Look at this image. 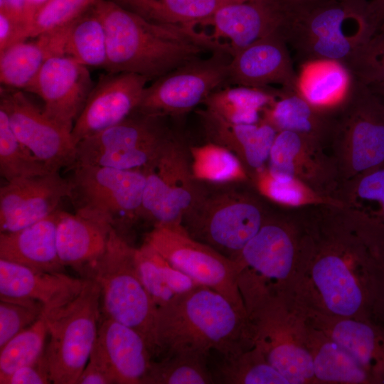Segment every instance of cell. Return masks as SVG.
Wrapping results in <instances>:
<instances>
[{"mask_svg": "<svg viewBox=\"0 0 384 384\" xmlns=\"http://www.w3.org/2000/svg\"><path fill=\"white\" fill-rule=\"evenodd\" d=\"M106 33L107 73H132L156 80L203 53L226 50L227 43L195 27L156 22L111 0L94 6Z\"/></svg>", "mask_w": 384, "mask_h": 384, "instance_id": "6da1fadb", "label": "cell"}, {"mask_svg": "<svg viewBox=\"0 0 384 384\" xmlns=\"http://www.w3.org/2000/svg\"><path fill=\"white\" fill-rule=\"evenodd\" d=\"M252 343L246 313L219 292L199 285L178 299L158 307L153 334V356L162 358L184 351L209 356L247 348Z\"/></svg>", "mask_w": 384, "mask_h": 384, "instance_id": "7a4b0ae2", "label": "cell"}, {"mask_svg": "<svg viewBox=\"0 0 384 384\" xmlns=\"http://www.w3.org/2000/svg\"><path fill=\"white\" fill-rule=\"evenodd\" d=\"M331 142L340 184L384 166V102L357 79L336 114Z\"/></svg>", "mask_w": 384, "mask_h": 384, "instance_id": "3957f363", "label": "cell"}, {"mask_svg": "<svg viewBox=\"0 0 384 384\" xmlns=\"http://www.w3.org/2000/svg\"><path fill=\"white\" fill-rule=\"evenodd\" d=\"M100 298L97 282L86 279L73 300L48 312L45 355L53 383L77 384L97 338Z\"/></svg>", "mask_w": 384, "mask_h": 384, "instance_id": "277c9868", "label": "cell"}, {"mask_svg": "<svg viewBox=\"0 0 384 384\" xmlns=\"http://www.w3.org/2000/svg\"><path fill=\"white\" fill-rule=\"evenodd\" d=\"M134 248L114 228L106 250L90 279L100 289L102 317L138 331L152 354V334L156 306L142 284L134 262Z\"/></svg>", "mask_w": 384, "mask_h": 384, "instance_id": "5b68a950", "label": "cell"}, {"mask_svg": "<svg viewBox=\"0 0 384 384\" xmlns=\"http://www.w3.org/2000/svg\"><path fill=\"white\" fill-rule=\"evenodd\" d=\"M164 117L136 110L122 122L80 140L73 167L95 165L144 171L151 169L172 139L164 124Z\"/></svg>", "mask_w": 384, "mask_h": 384, "instance_id": "8992f818", "label": "cell"}, {"mask_svg": "<svg viewBox=\"0 0 384 384\" xmlns=\"http://www.w3.org/2000/svg\"><path fill=\"white\" fill-rule=\"evenodd\" d=\"M71 169L68 198L76 214L116 230L141 215L144 171L95 165Z\"/></svg>", "mask_w": 384, "mask_h": 384, "instance_id": "52a82bcc", "label": "cell"}, {"mask_svg": "<svg viewBox=\"0 0 384 384\" xmlns=\"http://www.w3.org/2000/svg\"><path fill=\"white\" fill-rule=\"evenodd\" d=\"M145 242L197 284L219 292L246 313L235 261L191 237L182 224L154 226Z\"/></svg>", "mask_w": 384, "mask_h": 384, "instance_id": "ba28073f", "label": "cell"}, {"mask_svg": "<svg viewBox=\"0 0 384 384\" xmlns=\"http://www.w3.org/2000/svg\"><path fill=\"white\" fill-rule=\"evenodd\" d=\"M231 58L229 51L215 50L156 78L144 89L137 110L162 116L189 112L213 92L228 86Z\"/></svg>", "mask_w": 384, "mask_h": 384, "instance_id": "9c48e42d", "label": "cell"}, {"mask_svg": "<svg viewBox=\"0 0 384 384\" xmlns=\"http://www.w3.org/2000/svg\"><path fill=\"white\" fill-rule=\"evenodd\" d=\"M0 107L17 139L50 170L71 169L76 159L72 132L39 109L25 92L1 87Z\"/></svg>", "mask_w": 384, "mask_h": 384, "instance_id": "30bf717a", "label": "cell"}, {"mask_svg": "<svg viewBox=\"0 0 384 384\" xmlns=\"http://www.w3.org/2000/svg\"><path fill=\"white\" fill-rule=\"evenodd\" d=\"M171 139L155 165L145 171L141 215L154 226L182 224L183 217L195 203L189 170Z\"/></svg>", "mask_w": 384, "mask_h": 384, "instance_id": "8fae6325", "label": "cell"}, {"mask_svg": "<svg viewBox=\"0 0 384 384\" xmlns=\"http://www.w3.org/2000/svg\"><path fill=\"white\" fill-rule=\"evenodd\" d=\"M259 204L248 198H223L193 215L184 227L193 238L235 260L265 222Z\"/></svg>", "mask_w": 384, "mask_h": 384, "instance_id": "7c38bea8", "label": "cell"}, {"mask_svg": "<svg viewBox=\"0 0 384 384\" xmlns=\"http://www.w3.org/2000/svg\"><path fill=\"white\" fill-rule=\"evenodd\" d=\"M94 85L87 67L61 55L46 61L25 92L39 96L44 113L72 132Z\"/></svg>", "mask_w": 384, "mask_h": 384, "instance_id": "4fadbf2b", "label": "cell"}, {"mask_svg": "<svg viewBox=\"0 0 384 384\" xmlns=\"http://www.w3.org/2000/svg\"><path fill=\"white\" fill-rule=\"evenodd\" d=\"M295 259L291 230L284 223L265 220L235 260L241 292L260 290L266 282L279 283L289 276Z\"/></svg>", "mask_w": 384, "mask_h": 384, "instance_id": "5bb4252c", "label": "cell"}, {"mask_svg": "<svg viewBox=\"0 0 384 384\" xmlns=\"http://www.w3.org/2000/svg\"><path fill=\"white\" fill-rule=\"evenodd\" d=\"M148 81L132 73L101 75L73 125L75 144L122 122L136 111Z\"/></svg>", "mask_w": 384, "mask_h": 384, "instance_id": "9a60e30c", "label": "cell"}, {"mask_svg": "<svg viewBox=\"0 0 384 384\" xmlns=\"http://www.w3.org/2000/svg\"><path fill=\"white\" fill-rule=\"evenodd\" d=\"M267 172L274 179L299 178L319 193L337 199L339 181L323 145L304 135L279 131L268 159Z\"/></svg>", "mask_w": 384, "mask_h": 384, "instance_id": "2e32d148", "label": "cell"}, {"mask_svg": "<svg viewBox=\"0 0 384 384\" xmlns=\"http://www.w3.org/2000/svg\"><path fill=\"white\" fill-rule=\"evenodd\" d=\"M69 193V181L59 171L7 182L0 188L1 232L16 231L48 217Z\"/></svg>", "mask_w": 384, "mask_h": 384, "instance_id": "e0dca14e", "label": "cell"}, {"mask_svg": "<svg viewBox=\"0 0 384 384\" xmlns=\"http://www.w3.org/2000/svg\"><path fill=\"white\" fill-rule=\"evenodd\" d=\"M366 0H285L279 34L297 52L312 41L346 33L348 20L365 22Z\"/></svg>", "mask_w": 384, "mask_h": 384, "instance_id": "ac0fdd59", "label": "cell"}, {"mask_svg": "<svg viewBox=\"0 0 384 384\" xmlns=\"http://www.w3.org/2000/svg\"><path fill=\"white\" fill-rule=\"evenodd\" d=\"M297 73L287 44L279 33L264 37L233 54L228 65V85L297 90Z\"/></svg>", "mask_w": 384, "mask_h": 384, "instance_id": "d6986e66", "label": "cell"}, {"mask_svg": "<svg viewBox=\"0 0 384 384\" xmlns=\"http://www.w3.org/2000/svg\"><path fill=\"white\" fill-rule=\"evenodd\" d=\"M285 17V0H245L221 7L204 26H212L211 36L225 38L237 51L274 33H279Z\"/></svg>", "mask_w": 384, "mask_h": 384, "instance_id": "ffe728a7", "label": "cell"}, {"mask_svg": "<svg viewBox=\"0 0 384 384\" xmlns=\"http://www.w3.org/2000/svg\"><path fill=\"white\" fill-rule=\"evenodd\" d=\"M94 348L107 363L117 384H143L154 361L151 350L142 334L102 316Z\"/></svg>", "mask_w": 384, "mask_h": 384, "instance_id": "44dd1931", "label": "cell"}, {"mask_svg": "<svg viewBox=\"0 0 384 384\" xmlns=\"http://www.w3.org/2000/svg\"><path fill=\"white\" fill-rule=\"evenodd\" d=\"M85 282L86 279L75 278L63 272L34 270L0 259V297L37 301L47 312L73 300Z\"/></svg>", "mask_w": 384, "mask_h": 384, "instance_id": "7402d4cb", "label": "cell"}, {"mask_svg": "<svg viewBox=\"0 0 384 384\" xmlns=\"http://www.w3.org/2000/svg\"><path fill=\"white\" fill-rule=\"evenodd\" d=\"M337 198L366 243L384 246V166L341 183Z\"/></svg>", "mask_w": 384, "mask_h": 384, "instance_id": "603a6c76", "label": "cell"}, {"mask_svg": "<svg viewBox=\"0 0 384 384\" xmlns=\"http://www.w3.org/2000/svg\"><path fill=\"white\" fill-rule=\"evenodd\" d=\"M112 228L60 210L56 229V247L64 267L90 279L105 253Z\"/></svg>", "mask_w": 384, "mask_h": 384, "instance_id": "cb8c5ba5", "label": "cell"}, {"mask_svg": "<svg viewBox=\"0 0 384 384\" xmlns=\"http://www.w3.org/2000/svg\"><path fill=\"white\" fill-rule=\"evenodd\" d=\"M312 278L325 306L336 315L351 316L367 304L373 305L374 285L358 282L338 252L329 251L319 256Z\"/></svg>", "mask_w": 384, "mask_h": 384, "instance_id": "d4e9b609", "label": "cell"}, {"mask_svg": "<svg viewBox=\"0 0 384 384\" xmlns=\"http://www.w3.org/2000/svg\"><path fill=\"white\" fill-rule=\"evenodd\" d=\"M60 209L22 229L0 233V259L34 270L63 272L56 247Z\"/></svg>", "mask_w": 384, "mask_h": 384, "instance_id": "484cf974", "label": "cell"}, {"mask_svg": "<svg viewBox=\"0 0 384 384\" xmlns=\"http://www.w3.org/2000/svg\"><path fill=\"white\" fill-rule=\"evenodd\" d=\"M71 23L42 33L32 41L16 43L0 52L1 85L25 92L48 59L64 55Z\"/></svg>", "mask_w": 384, "mask_h": 384, "instance_id": "4316f807", "label": "cell"}, {"mask_svg": "<svg viewBox=\"0 0 384 384\" xmlns=\"http://www.w3.org/2000/svg\"><path fill=\"white\" fill-rule=\"evenodd\" d=\"M297 92L316 108L336 114L348 100L356 78L342 62L317 60L301 63Z\"/></svg>", "mask_w": 384, "mask_h": 384, "instance_id": "83f0119b", "label": "cell"}, {"mask_svg": "<svg viewBox=\"0 0 384 384\" xmlns=\"http://www.w3.org/2000/svg\"><path fill=\"white\" fill-rule=\"evenodd\" d=\"M262 116L278 132H293L324 145L331 140L336 115L316 108L295 91L282 88Z\"/></svg>", "mask_w": 384, "mask_h": 384, "instance_id": "f1b7e54d", "label": "cell"}, {"mask_svg": "<svg viewBox=\"0 0 384 384\" xmlns=\"http://www.w3.org/2000/svg\"><path fill=\"white\" fill-rule=\"evenodd\" d=\"M201 117L207 132L216 142L240 151L251 169L263 167L278 133L274 127L262 119L256 124H232L207 110Z\"/></svg>", "mask_w": 384, "mask_h": 384, "instance_id": "f546056e", "label": "cell"}, {"mask_svg": "<svg viewBox=\"0 0 384 384\" xmlns=\"http://www.w3.org/2000/svg\"><path fill=\"white\" fill-rule=\"evenodd\" d=\"M134 257L139 277L156 308L169 304L200 285L146 242L140 247L134 248Z\"/></svg>", "mask_w": 384, "mask_h": 384, "instance_id": "4dcf8cb0", "label": "cell"}, {"mask_svg": "<svg viewBox=\"0 0 384 384\" xmlns=\"http://www.w3.org/2000/svg\"><path fill=\"white\" fill-rule=\"evenodd\" d=\"M277 95V90L228 85L213 92L204 101L207 110L232 124H256Z\"/></svg>", "mask_w": 384, "mask_h": 384, "instance_id": "1f68e13d", "label": "cell"}, {"mask_svg": "<svg viewBox=\"0 0 384 384\" xmlns=\"http://www.w3.org/2000/svg\"><path fill=\"white\" fill-rule=\"evenodd\" d=\"M64 55L87 68L105 70L107 63L106 33L94 6L71 23Z\"/></svg>", "mask_w": 384, "mask_h": 384, "instance_id": "d6a6232c", "label": "cell"}, {"mask_svg": "<svg viewBox=\"0 0 384 384\" xmlns=\"http://www.w3.org/2000/svg\"><path fill=\"white\" fill-rule=\"evenodd\" d=\"M221 356L215 372L212 373L214 383L289 384L255 345L252 350L245 348Z\"/></svg>", "mask_w": 384, "mask_h": 384, "instance_id": "836d02e7", "label": "cell"}, {"mask_svg": "<svg viewBox=\"0 0 384 384\" xmlns=\"http://www.w3.org/2000/svg\"><path fill=\"white\" fill-rule=\"evenodd\" d=\"M208 361V356L193 351L175 353L154 360L143 384L214 383Z\"/></svg>", "mask_w": 384, "mask_h": 384, "instance_id": "e575fe53", "label": "cell"}, {"mask_svg": "<svg viewBox=\"0 0 384 384\" xmlns=\"http://www.w3.org/2000/svg\"><path fill=\"white\" fill-rule=\"evenodd\" d=\"M48 312L0 348V381L18 368L36 362L44 353L48 336Z\"/></svg>", "mask_w": 384, "mask_h": 384, "instance_id": "d590c367", "label": "cell"}, {"mask_svg": "<svg viewBox=\"0 0 384 384\" xmlns=\"http://www.w3.org/2000/svg\"><path fill=\"white\" fill-rule=\"evenodd\" d=\"M314 377L319 380L348 383H376L351 353L335 341L322 343L313 356Z\"/></svg>", "mask_w": 384, "mask_h": 384, "instance_id": "8d00e7d4", "label": "cell"}, {"mask_svg": "<svg viewBox=\"0 0 384 384\" xmlns=\"http://www.w3.org/2000/svg\"><path fill=\"white\" fill-rule=\"evenodd\" d=\"M54 171L39 161L16 137L0 107V174L7 182Z\"/></svg>", "mask_w": 384, "mask_h": 384, "instance_id": "74e56055", "label": "cell"}, {"mask_svg": "<svg viewBox=\"0 0 384 384\" xmlns=\"http://www.w3.org/2000/svg\"><path fill=\"white\" fill-rule=\"evenodd\" d=\"M257 171L261 191L277 203L294 208L341 206L339 200L319 193L299 178L278 181L272 178L266 170L261 169Z\"/></svg>", "mask_w": 384, "mask_h": 384, "instance_id": "f35d334b", "label": "cell"}, {"mask_svg": "<svg viewBox=\"0 0 384 384\" xmlns=\"http://www.w3.org/2000/svg\"><path fill=\"white\" fill-rule=\"evenodd\" d=\"M245 0H153L148 19L195 27L204 25L223 6Z\"/></svg>", "mask_w": 384, "mask_h": 384, "instance_id": "ab89813d", "label": "cell"}, {"mask_svg": "<svg viewBox=\"0 0 384 384\" xmlns=\"http://www.w3.org/2000/svg\"><path fill=\"white\" fill-rule=\"evenodd\" d=\"M283 334L260 351L267 361L289 383H303L314 377L313 356L304 348L294 344Z\"/></svg>", "mask_w": 384, "mask_h": 384, "instance_id": "60d3db41", "label": "cell"}, {"mask_svg": "<svg viewBox=\"0 0 384 384\" xmlns=\"http://www.w3.org/2000/svg\"><path fill=\"white\" fill-rule=\"evenodd\" d=\"M193 169L197 177L213 182L237 180L245 175L238 159L225 147L215 144L195 150Z\"/></svg>", "mask_w": 384, "mask_h": 384, "instance_id": "b9f144b4", "label": "cell"}, {"mask_svg": "<svg viewBox=\"0 0 384 384\" xmlns=\"http://www.w3.org/2000/svg\"><path fill=\"white\" fill-rule=\"evenodd\" d=\"M97 0H48L34 14L26 39L65 26L92 8Z\"/></svg>", "mask_w": 384, "mask_h": 384, "instance_id": "7bdbcfd3", "label": "cell"}, {"mask_svg": "<svg viewBox=\"0 0 384 384\" xmlns=\"http://www.w3.org/2000/svg\"><path fill=\"white\" fill-rule=\"evenodd\" d=\"M344 64L367 85L384 82V23L355 49Z\"/></svg>", "mask_w": 384, "mask_h": 384, "instance_id": "ee69618b", "label": "cell"}, {"mask_svg": "<svg viewBox=\"0 0 384 384\" xmlns=\"http://www.w3.org/2000/svg\"><path fill=\"white\" fill-rule=\"evenodd\" d=\"M43 311V304L33 299L0 297V348L33 324Z\"/></svg>", "mask_w": 384, "mask_h": 384, "instance_id": "f6af8a7d", "label": "cell"}, {"mask_svg": "<svg viewBox=\"0 0 384 384\" xmlns=\"http://www.w3.org/2000/svg\"><path fill=\"white\" fill-rule=\"evenodd\" d=\"M51 383L45 351L36 362L18 368L0 381L1 384H48Z\"/></svg>", "mask_w": 384, "mask_h": 384, "instance_id": "bcb514c9", "label": "cell"}, {"mask_svg": "<svg viewBox=\"0 0 384 384\" xmlns=\"http://www.w3.org/2000/svg\"><path fill=\"white\" fill-rule=\"evenodd\" d=\"M113 384L114 378L107 363L93 348L88 362L80 374L77 384Z\"/></svg>", "mask_w": 384, "mask_h": 384, "instance_id": "7dc6e473", "label": "cell"}, {"mask_svg": "<svg viewBox=\"0 0 384 384\" xmlns=\"http://www.w3.org/2000/svg\"><path fill=\"white\" fill-rule=\"evenodd\" d=\"M373 252L375 266L373 305L375 311L384 315V246L374 249Z\"/></svg>", "mask_w": 384, "mask_h": 384, "instance_id": "c3c4849f", "label": "cell"}, {"mask_svg": "<svg viewBox=\"0 0 384 384\" xmlns=\"http://www.w3.org/2000/svg\"><path fill=\"white\" fill-rule=\"evenodd\" d=\"M364 18L368 38L384 23V0L367 1Z\"/></svg>", "mask_w": 384, "mask_h": 384, "instance_id": "681fc988", "label": "cell"}, {"mask_svg": "<svg viewBox=\"0 0 384 384\" xmlns=\"http://www.w3.org/2000/svg\"><path fill=\"white\" fill-rule=\"evenodd\" d=\"M0 11L7 14L14 20L24 24L26 31L27 0H0Z\"/></svg>", "mask_w": 384, "mask_h": 384, "instance_id": "f907efd6", "label": "cell"}, {"mask_svg": "<svg viewBox=\"0 0 384 384\" xmlns=\"http://www.w3.org/2000/svg\"><path fill=\"white\" fill-rule=\"evenodd\" d=\"M148 19L152 0H111Z\"/></svg>", "mask_w": 384, "mask_h": 384, "instance_id": "816d5d0a", "label": "cell"}, {"mask_svg": "<svg viewBox=\"0 0 384 384\" xmlns=\"http://www.w3.org/2000/svg\"><path fill=\"white\" fill-rule=\"evenodd\" d=\"M48 1V0H27V28L36 11Z\"/></svg>", "mask_w": 384, "mask_h": 384, "instance_id": "f5cc1de1", "label": "cell"}, {"mask_svg": "<svg viewBox=\"0 0 384 384\" xmlns=\"http://www.w3.org/2000/svg\"><path fill=\"white\" fill-rule=\"evenodd\" d=\"M368 87L384 102V82L368 85Z\"/></svg>", "mask_w": 384, "mask_h": 384, "instance_id": "db71d44e", "label": "cell"}]
</instances>
